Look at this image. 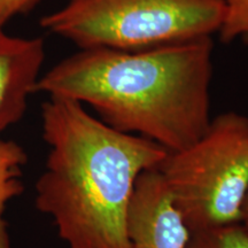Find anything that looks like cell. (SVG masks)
<instances>
[{
	"label": "cell",
	"instance_id": "obj_1",
	"mask_svg": "<svg viewBox=\"0 0 248 248\" xmlns=\"http://www.w3.org/2000/svg\"><path fill=\"white\" fill-rule=\"evenodd\" d=\"M213 49L212 37L139 51L82 49L40 76L36 92L89 105L111 128L177 152L212 121Z\"/></svg>",
	"mask_w": 248,
	"mask_h": 248
},
{
	"label": "cell",
	"instance_id": "obj_2",
	"mask_svg": "<svg viewBox=\"0 0 248 248\" xmlns=\"http://www.w3.org/2000/svg\"><path fill=\"white\" fill-rule=\"evenodd\" d=\"M42 130L48 153L35 185L37 209L52 219L67 248H129L136 185L168 151L111 128L67 98L43 104Z\"/></svg>",
	"mask_w": 248,
	"mask_h": 248
},
{
	"label": "cell",
	"instance_id": "obj_3",
	"mask_svg": "<svg viewBox=\"0 0 248 248\" xmlns=\"http://www.w3.org/2000/svg\"><path fill=\"white\" fill-rule=\"evenodd\" d=\"M224 0H69L40 26L79 48L139 51L219 32Z\"/></svg>",
	"mask_w": 248,
	"mask_h": 248
},
{
	"label": "cell",
	"instance_id": "obj_4",
	"mask_svg": "<svg viewBox=\"0 0 248 248\" xmlns=\"http://www.w3.org/2000/svg\"><path fill=\"white\" fill-rule=\"evenodd\" d=\"M157 171L191 233L240 223L248 193V117L228 111L212 119L197 141L168 152Z\"/></svg>",
	"mask_w": 248,
	"mask_h": 248
},
{
	"label": "cell",
	"instance_id": "obj_5",
	"mask_svg": "<svg viewBox=\"0 0 248 248\" xmlns=\"http://www.w3.org/2000/svg\"><path fill=\"white\" fill-rule=\"evenodd\" d=\"M191 231L157 169L139 177L128 216L129 248H186Z\"/></svg>",
	"mask_w": 248,
	"mask_h": 248
},
{
	"label": "cell",
	"instance_id": "obj_6",
	"mask_svg": "<svg viewBox=\"0 0 248 248\" xmlns=\"http://www.w3.org/2000/svg\"><path fill=\"white\" fill-rule=\"evenodd\" d=\"M44 59L42 38L9 36L0 27V133L22 119Z\"/></svg>",
	"mask_w": 248,
	"mask_h": 248
},
{
	"label": "cell",
	"instance_id": "obj_7",
	"mask_svg": "<svg viewBox=\"0 0 248 248\" xmlns=\"http://www.w3.org/2000/svg\"><path fill=\"white\" fill-rule=\"evenodd\" d=\"M27 153L15 141L0 139V248H13L5 210L8 202L23 192V167Z\"/></svg>",
	"mask_w": 248,
	"mask_h": 248
},
{
	"label": "cell",
	"instance_id": "obj_8",
	"mask_svg": "<svg viewBox=\"0 0 248 248\" xmlns=\"http://www.w3.org/2000/svg\"><path fill=\"white\" fill-rule=\"evenodd\" d=\"M186 248H248V231L235 223L192 232Z\"/></svg>",
	"mask_w": 248,
	"mask_h": 248
},
{
	"label": "cell",
	"instance_id": "obj_9",
	"mask_svg": "<svg viewBox=\"0 0 248 248\" xmlns=\"http://www.w3.org/2000/svg\"><path fill=\"white\" fill-rule=\"evenodd\" d=\"M228 13L219 30L221 40L230 43L248 30V0H224Z\"/></svg>",
	"mask_w": 248,
	"mask_h": 248
},
{
	"label": "cell",
	"instance_id": "obj_10",
	"mask_svg": "<svg viewBox=\"0 0 248 248\" xmlns=\"http://www.w3.org/2000/svg\"><path fill=\"white\" fill-rule=\"evenodd\" d=\"M40 0H0V27L4 28L9 20L18 14L32 11Z\"/></svg>",
	"mask_w": 248,
	"mask_h": 248
},
{
	"label": "cell",
	"instance_id": "obj_11",
	"mask_svg": "<svg viewBox=\"0 0 248 248\" xmlns=\"http://www.w3.org/2000/svg\"><path fill=\"white\" fill-rule=\"evenodd\" d=\"M240 223L244 225V228L248 231V193L246 195V199H245V202H244V206H243V212H241Z\"/></svg>",
	"mask_w": 248,
	"mask_h": 248
},
{
	"label": "cell",
	"instance_id": "obj_12",
	"mask_svg": "<svg viewBox=\"0 0 248 248\" xmlns=\"http://www.w3.org/2000/svg\"><path fill=\"white\" fill-rule=\"evenodd\" d=\"M241 37H243V39L245 40V43H246V44H248V30Z\"/></svg>",
	"mask_w": 248,
	"mask_h": 248
}]
</instances>
